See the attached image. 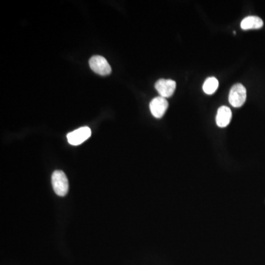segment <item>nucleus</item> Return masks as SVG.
Wrapping results in <instances>:
<instances>
[{"label": "nucleus", "mask_w": 265, "mask_h": 265, "mask_svg": "<svg viewBox=\"0 0 265 265\" xmlns=\"http://www.w3.org/2000/svg\"><path fill=\"white\" fill-rule=\"evenodd\" d=\"M219 82L215 77H208L204 82L203 86H202V89L204 92L207 94H212L217 91L218 88Z\"/></svg>", "instance_id": "nucleus-9"}, {"label": "nucleus", "mask_w": 265, "mask_h": 265, "mask_svg": "<svg viewBox=\"0 0 265 265\" xmlns=\"http://www.w3.org/2000/svg\"><path fill=\"white\" fill-rule=\"evenodd\" d=\"M232 117L231 109L227 106H222L217 111L216 116V123L220 128H225L229 125Z\"/></svg>", "instance_id": "nucleus-7"}, {"label": "nucleus", "mask_w": 265, "mask_h": 265, "mask_svg": "<svg viewBox=\"0 0 265 265\" xmlns=\"http://www.w3.org/2000/svg\"><path fill=\"white\" fill-rule=\"evenodd\" d=\"M246 88L241 83L234 85L231 88L228 100L233 107H241L246 101Z\"/></svg>", "instance_id": "nucleus-2"}, {"label": "nucleus", "mask_w": 265, "mask_h": 265, "mask_svg": "<svg viewBox=\"0 0 265 265\" xmlns=\"http://www.w3.org/2000/svg\"><path fill=\"white\" fill-rule=\"evenodd\" d=\"M89 66L91 70L100 75H109L111 73L110 65L103 56H92L89 60Z\"/></svg>", "instance_id": "nucleus-3"}, {"label": "nucleus", "mask_w": 265, "mask_h": 265, "mask_svg": "<svg viewBox=\"0 0 265 265\" xmlns=\"http://www.w3.org/2000/svg\"><path fill=\"white\" fill-rule=\"evenodd\" d=\"M52 184L55 193L59 196H66L68 191V181L62 170H56L52 176Z\"/></svg>", "instance_id": "nucleus-1"}, {"label": "nucleus", "mask_w": 265, "mask_h": 265, "mask_svg": "<svg viewBox=\"0 0 265 265\" xmlns=\"http://www.w3.org/2000/svg\"><path fill=\"white\" fill-rule=\"evenodd\" d=\"M264 25L263 19L256 16H248L241 22V28L243 30H251V29H260Z\"/></svg>", "instance_id": "nucleus-8"}, {"label": "nucleus", "mask_w": 265, "mask_h": 265, "mask_svg": "<svg viewBox=\"0 0 265 265\" xmlns=\"http://www.w3.org/2000/svg\"><path fill=\"white\" fill-rule=\"evenodd\" d=\"M91 131L88 127H82L67 134V140L71 145L77 146L86 141L91 136Z\"/></svg>", "instance_id": "nucleus-4"}, {"label": "nucleus", "mask_w": 265, "mask_h": 265, "mask_svg": "<svg viewBox=\"0 0 265 265\" xmlns=\"http://www.w3.org/2000/svg\"><path fill=\"white\" fill-rule=\"evenodd\" d=\"M169 107V103L164 97H157L150 103V109L155 118H161Z\"/></svg>", "instance_id": "nucleus-6"}, {"label": "nucleus", "mask_w": 265, "mask_h": 265, "mask_svg": "<svg viewBox=\"0 0 265 265\" xmlns=\"http://www.w3.org/2000/svg\"><path fill=\"white\" fill-rule=\"evenodd\" d=\"M155 89L159 93L161 97H170L174 94L176 88V83L174 80L160 79L155 84Z\"/></svg>", "instance_id": "nucleus-5"}]
</instances>
